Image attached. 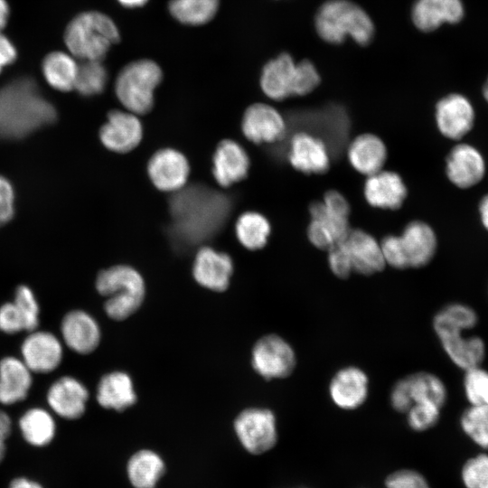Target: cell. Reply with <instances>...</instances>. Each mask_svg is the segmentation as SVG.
Here are the masks:
<instances>
[{"label":"cell","mask_w":488,"mask_h":488,"mask_svg":"<svg viewBox=\"0 0 488 488\" xmlns=\"http://www.w3.org/2000/svg\"><path fill=\"white\" fill-rule=\"evenodd\" d=\"M479 211L482 222L485 229L488 230V194L483 196V198L480 202Z\"/></svg>","instance_id":"db71d44e"},{"label":"cell","mask_w":488,"mask_h":488,"mask_svg":"<svg viewBox=\"0 0 488 488\" xmlns=\"http://www.w3.org/2000/svg\"><path fill=\"white\" fill-rule=\"evenodd\" d=\"M232 271V260L226 253L209 247L197 252L192 275L201 286L218 292L224 291L229 286Z\"/></svg>","instance_id":"d6986e66"},{"label":"cell","mask_w":488,"mask_h":488,"mask_svg":"<svg viewBox=\"0 0 488 488\" xmlns=\"http://www.w3.org/2000/svg\"><path fill=\"white\" fill-rule=\"evenodd\" d=\"M25 363L14 357L0 361V403L12 405L24 399L32 385V374Z\"/></svg>","instance_id":"f1b7e54d"},{"label":"cell","mask_w":488,"mask_h":488,"mask_svg":"<svg viewBox=\"0 0 488 488\" xmlns=\"http://www.w3.org/2000/svg\"><path fill=\"white\" fill-rule=\"evenodd\" d=\"M96 288L108 297L104 308L114 320H123L133 314L142 305L145 293L141 275L125 265L102 270L97 277Z\"/></svg>","instance_id":"52a82bcc"},{"label":"cell","mask_w":488,"mask_h":488,"mask_svg":"<svg viewBox=\"0 0 488 488\" xmlns=\"http://www.w3.org/2000/svg\"><path fill=\"white\" fill-rule=\"evenodd\" d=\"M23 438L35 446L48 445L55 435V422L51 414L39 408L27 410L19 420Z\"/></svg>","instance_id":"e575fe53"},{"label":"cell","mask_w":488,"mask_h":488,"mask_svg":"<svg viewBox=\"0 0 488 488\" xmlns=\"http://www.w3.org/2000/svg\"><path fill=\"white\" fill-rule=\"evenodd\" d=\"M464 15L460 0H417L412 9V19L421 31L430 32L444 23H458Z\"/></svg>","instance_id":"4316f807"},{"label":"cell","mask_w":488,"mask_h":488,"mask_svg":"<svg viewBox=\"0 0 488 488\" xmlns=\"http://www.w3.org/2000/svg\"><path fill=\"white\" fill-rule=\"evenodd\" d=\"M436 121L443 136L458 140L472 129L474 111L465 97L460 94H450L437 102Z\"/></svg>","instance_id":"9a60e30c"},{"label":"cell","mask_w":488,"mask_h":488,"mask_svg":"<svg viewBox=\"0 0 488 488\" xmlns=\"http://www.w3.org/2000/svg\"><path fill=\"white\" fill-rule=\"evenodd\" d=\"M323 202L324 205L343 216L349 217L350 205L345 197L337 191H328L324 196Z\"/></svg>","instance_id":"681fc988"},{"label":"cell","mask_w":488,"mask_h":488,"mask_svg":"<svg viewBox=\"0 0 488 488\" xmlns=\"http://www.w3.org/2000/svg\"><path fill=\"white\" fill-rule=\"evenodd\" d=\"M148 175L155 186L162 191L181 190L189 176L190 167L185 156L171 148L155 153L147 165Z\"/></svg>","instance_id":"5bb4252c"},{"label":"cell","mask_w":488,"mask_h":488,"mask_svg":"<svg viewBox=\"0 0 488 488\" xmlns=\"http://www.w3.org/2000/svg\"><path fill=\"white\" fill-rule=\"evenodd\" d=\"M220 0H170V14L179 23L198 26L213 19L219 9Z\"/></svg>","instance_id":"836d02e7"},{"label":"cell","mask_w":488,"mask_h":488,"mask_svg":"<svg viewBox=\"0 0 488 488\" xmlns=\"http://www.w3.org/2000/svg\"><path fill=\"white\" fill-rule=\"evenodd\" d=\"M389 403L392 408L399 413H406L411 407L406 378L399 379L392 386L389 393Z\"/></svg>","instance_id":"c3c4849f"},{"label":"cell","mask_w":488,"mask_h":488,"mask_svg":"<svg viewBox=\"0 0 488 488\" xmlns=\"http://www.w3.org/2000/svg\"><path fill=\"white\" fill-rule=\"evenodd\" d=\"M408 268L427 266L436 250V237L431 227L420 221L408 223L399 236Z\"/></svg>","instance_id":"484cf974"},{"label":"cell","mask_w":488,"mask_h":488,"mask_svg":"<svg viewBox=\"0 0 488 488\" xmlns=\"http://www.w3.org/2000/svg\"><path fill=\"white\" fill-rule=\"evenodd\" d=\"M234 430L242 446L253 455L267 452L277 441L276 416L268 408L244 409L235 418Z\"/></svg>","instance_id":"30bf717a"},{"label":"cell","mask_w":488,"mask_h":488,"mask_svg":"<svg viewBox=\"0 0 488 488\" xmlns=\"http://www.w3.org/2000/svg\"><path fill=\"white\" fill-rule=\"evenodd\" d=\"M23 361L33 372L47 373L55 370L62 359V346L49 332L33 331L22 345Z\"/></svg>","instance_id":"e0dca14e"},{"label":"cell","mask_w":488,"mask_h":488,"mask_svg":"<svg viewBox=\"0 0 488 488\" xmlns=\"http://www.w3.org/2000/svg\"><path fill=\"white\" fill-rule=\"evenodd\" d=\"M343 243L353 272L370 276L385 268L380 244L369 233L361 230H351Z\"/></svg>","instance_id":"44dd1931"},{"label":"cell","mask_w":488,"mask_h":488,"mask_svg":"<svg viewBox=\"0 0 488 488\" xmlns=\"http://www.w3.org/2000/svg\"><path fill=\"white\" fill-rule=\"evenodd\" d=\"M446 169L448 179L455 186L465 189L483 179L485 164L482 155L474 146L459 144L450 151Z\"/></svg>","instance_id":"ffe728a7"},{"label":"cell","mask_w":488,"mask_h":488,"mask_svg":"<svg viewBox=\"0 0 488 488\" xmlns=\"http://www.w3.org/2000/svg\"><path fill=\"white\" fill-rule=\"evenodd\" d=\"M78 68L74 59L61 52L50 53L42 63V72L47 82L61 91L74 89Z\"/></svg>","instance_id":"d6a6232c"},{"label":"cell","mask_w":488,"mask_h":488,"mask_svg":"<svg viewBox=\"0 0 488 488\" xmlns=\"http://www.w3.org/2000/svg\"><path fill=\"white\" fill-rule=\"evenodd\" d=\"M385 488H430V486L425 477L417 471L403 469L387 477Z\"/></svg>","instance_id":"f6af8a7d"},{"label":"cell","mask_w":488,"mask_h":488,"mask_svg":"<svg viewBox=\"0 0 488 488\" xmlns=\"http://www.w3.org/2000/svg\"><path fill=\"white\" fill-rule=\"evenodd\" d=\"M369 390L367 373L354 365L339 369L328 386L331 400L343 410H354L362 406L368 399Z\"/></svg>","instance_id":"7c38bea8"},{"label":"cell","mask_w":488,"mask_h":488,"mask_svg":"<svg viewBox=\"0 0 488 488\" xmlns=\"http://www.w3.org/2000/svg\"><path fill=\"white\" fill-rule=\"evenodd\" d=\"M380 244L386 265L396 269L408 268L399 236H386Z\"/></svg>","instance_id":"7bdbcfd3"},{"label":"cell","mask_w":488,"mask_h":488,"mask_svg":"<svg viewBox=\"0 0 488 488\" xmlns=\"http://www.w3.org/2000/svg\"><path fill=\"white\" fill-rule=\"evenodd\" d=\"M9 14L8 5L5 0H0V30L5 27Z\"/></svg>","instance_id":"11a10c76"},{"label":"cell","mask_w":488,"mask_h":488,"mask_svg":"<svg viewBox=\"0 0 488 488\" xmlns=\"http://www.w3.org/2000/svg\"><path fill=\"white\" fill-rule=\"evenodd\" d=\"M462 480L466 488H488V454L468 459L462 469Z\"/></svg>","instance_id":"60d3db41"},{"label":"cell","mask_w":488,"mask_h":488,"mask_svg":"<svg viewBox=\"0 0 488 488\" xmlns=\"http://www.w3.org/2000/svg\"><path fill=\"white\" fill-rule=\"evenodd\" d=\"M318 34L331 43H341L349 35L361 45L373 37L374 26L367 13L349 0H329L315 17Z\"/></svg>","instance_id":"5b68a950"},{"label":"cell","mask_w":488,"mask_h":488,"mask_svg":"<svg viewBox=\"0 0 488 488\" xmlns=\"http://www.w3.org/2000/svg\"><path fill=\"white\" fill-rule=\"evenodd\" d=\"M9 488H42L39 483L26 478H16L12 481Z\"/></svg>","instance_id":"f5cc1de1"},{"label":"cell","mask_w":488,"mask_h":488,"mask_svg":"<svg viewBox=\"0 0 488 488\" xmlns=\"http://www.w3.org/2000/svg\"><path fill=\"white\" fill-rule=\"evenodd\" d=\"M241 129L244 136L256 144L274 143L286 134V122L273 107L256 103L249 106L242 117Z\"/></svg>","instance_id":"4fadbf2b"},{"label":"cell","mask_w":488,"mask_h":488,"mask_svg":"<svg viewBox=\"0 0 488 488\" xmlns=\"http://www.w3.org/2000/svg\"><path fill=\"white\" fill-rule=\"evenodd\" d=\"M61 334L67 346L81 354L93 352L100 341L98 323L81 310L71 311L64 316L61 322Z\"/></svg>","instance_id":"d4e9b609"},{"label":"cell","mask_w":488,"mask_h":488,"mask_svg":"<svg viewBox=\"0 0 488 488\" xmlns=\"http://www.w3.org/2000/svg\"><path fill=\"white\" fill-rule=\"evenodd\" d=\"M464 371L463 388L469 405H488V371L479 365Z\"/></svg>","instance_id":"f35d334b"},{"label":"cell","mask_w":488,"mask_h":488,"mask_svg":"<svg viewBox=\"0 0 488 488\" xmlns=\"http://www.w3.org/2000/svg\"><path fill=\"white\" fill-rule=\"evenodd\" d=\"M55 108L28 78L0 89V138L20 139L56 120Z\"/></svg>","instance_id":"7a4b0ae2"},{"label":"cell","mask_w":488,"mask_h":488,"mask_svg":"<svg viewBox=\"0 0 488 488\" xmlns=\"http://www.w3.org/2000/svg\"><path fill=\"white\" fill-rule=\"evenodd\" d=\"M117 2L127 8H136L144 6L148 0H117Z\"/></svg>","instance_id":"9f6ffc18"},{"label":"cell","mask_w":488,"mask_h":488,"mask_svg":"<svg viewBox=\"0 0 488 488\" xmlns=\"http://www.w3.org/2000/svg\"><path fill=\"white\" fill-rule=\"evenodd\" d=\"M476 311L465 303L444 305L433 317L434 332L449 360L459 369L482 365L486 345L478 335H467L478 324Z\"/></svg>","instance_id":"3957f363"},{"label":"cell","mask_w":488,"mask_h":488,"mask_svg":"<svg viewBox=\"0 0 488 488\" xmlns=\"http://www.w3.org/2000/svg\"><path fill=\"white\" fill-rule=\"evenodd\" d=\"M163 79L160 66L141 59L127 63L119 71L115 91L120 103L134 114H145L154 105V91Z\"/></svg>","instance_id":"ba28073f"},{"label":"cell","mask_w":488,"mask_h":488,"mask_svg":"<svg viewBox=\"0 0 488 488\" xmlns=\"http://www.w3.org/2000/svg\"><path fill=\"white\" fill-rule=\"evenodd\" d=\"M88 399L87 388L69 376L57 380L47 393V401L52 410L67 419L80 418L85 412Z\"/></svg>","instance_id":"7402d4cb"},{"label":"cell","mask_w":488,"mask_h":488,"mask_svg":"<svg viewBox=\"0 0 488 488\" xmlns=\"http://www.w3.org/2000/svg\"><path fill=\"white\" fill-rule=\"evenodd\" d=\"M14 193L9 181L0 175V227L14 215Z\"/></svg>","instance_id":"7dc6e473"},{"label":"cell","mask_w":488,"mask_h":488,"mask_svg":"<svg viewBox=\"0 0 488 488\" xmlns=\"http://www.w3.org/2000/svg\"><path fill=\"white\" fill-rule=\"evenodd\" d=\"M319 83L320 76L311 61L295 63L287 53L268 61L260 77L263 92L275 100L309 94Z\"/></svg>","instance_id":"8992f818"},{"label":"cell","mask_w":488,"mask_h":488,"mask_svg":"<svg viewBox=\"0 0 488 488\" xmlns=\"http://www.w3.org/2000/svg\"><path fill=\"white\" fill-rule=\"evenodd\" d=\"M442 408L432 403L413 404L406 412L407 422L415 431H426L436 425L440 419Z\"/></svg>","instance_id":"ab89813d"},{"label":"cell","mask_w":488,"mask_h":488,"mask_svg":"<svg viewBox=\"0 0 488 488\" xmlns=\"http://www.w3.org/2000/svg\"><path fill=\"white\" fill-rule=\"evenodd\" d=\"M249 168V158L244 148L233 140L221 141L212 158V174L222 187L243 180Z\"/></svg>","instance_id":"603a6c76"},{"label":"cell","mask_w":488,"mask_h":488,"mask_svg":"<svg viewBox=\"0 0 488 488\" xmlns=\"http://www.w3.org/2000/svg\"><path fill=\"white\" fill-rule=\"evenodd\" d=\"M235 230L238 239L246 249L258 250L266 246L271 229L262 214L247 211L239 217Z\"/></svg>","instance_id":"d590c367"},{"label":"cell","mask_w":488,"mask_h":488,"mask_svg":"<svg viewBox=\"0 0 488 488\" xmlns=\"http://www.w3.org/2000/svg\"><path fill=\"white\" fill-rule=\"evenodd\" d=\"M460 426L474 444L488 449V405H469L460 417Z\"/></svg>","instance_id":"8d00e7d4"},{"label":"cell","mask_w":488,"mask_h":488,"mask_svg":"<svg viewBox=\"0 0 488 488\" xmlns=\"http://www.w3.org/2000/svg\"><path fill=\"white\" fill-rule=\"evenodd\" d=\"M97 400L105 408L122 411L136 401L133 382L123 371H113L103 376L97 389Z\"/></svg>","instance_id":"f546056e"},{"label":"cell","mask_w":488,"mask_h":488,"mask_svg":"<svg viewBox=\"0 0 488 488\" xmlns=\"http://www.w3.org/2000/svg\"><path fill=\"white\" fill-rule=\"evenodd\" d=\"M71 54L81 61H101L120 40L117 24L107 14L89 11L69 23L64 35Z\"/></svg>","instance_id":"277c9868"},{"label":"cell","mask_w":488,"mask_h":488,"mask_svg":"<svg viewBox=\"0 0 488 488\" xmlns=\"http://www.w3.org/2000/svg\"><path fill=\"white\" fill-rule=\"evenodd\" d=\"M348 159L357 172L370 176L382 170L387 159V148L379 136L362 134L350 144Z\"/></svg>","instance_id":"83f0119b"},{"label":"cell","mask_w":488,"mask_h":488,"mask_svg":"<svg viewBox=\"0 0 488 488\" xmlns=\"http://www.w3.org/2000/svg\"><path fill=\"white\" fill-rule=\"evenodd\" d=\"M363 192L370 205L387 210L399 209L408 194L407 187L398 174L382 170L368 176Z\"/></svg>","instance_id":"cb8c5ba5"},{"label":"cell","mask_w":488,"mask_h":488,"mask_svg":"<svg viewBox=\"0 0 488 488\" xmlns=\"http://www.w3.org/2000/svg\"><path fill=\"white\" fill-rule=\"evenodd\" d=\"M309 212L307 238L319 249L329 250L344 240L351 230L348 217L328 209L323 201L312 202Z\"/></svg>","instance_id":"8fae6325"},{"label":"cell","mask_w":488,"mask_h":488,"mask_svg":"<svg viewBox=\"0 0 488 488\" xmlns=\"http://www.w3.org/2000/svg\"><path fill=\"white\" fill-rule=\"evenodd\" d=\"M231 211L230 199L203 184L179 190L170 200L172 236L183 245L207 240L224 226Z\"/></svg>","instance_id":"6da1fadb"},{"label":"cell","mask_w":488,"mask_h":488,"mask_svg":"<svg viewBox=\"0 0 488 488\" xmlns=\"http://www.w3.org/2000/svg\"><path fill=\"white\" fill-rule=\"evenodd\" d=\"M0 330L6 333L25 330L24 320L14 302L5 303L0 307Z\"/></svg>","instance_id":"bcb514c9"},{"label":"cell","mask_w":488,"mask_h":488,"mask_svg":"<svg viewBox=\"0 0 488 488\" xmlns=\"http://www.w3.org/2000/svg\"><path fill=\"white\" fill-rule=\"evenodd\" d=\"M290 164L304 174H324L330 167V157L324 143L305 132L296 134L288 151Z\"/></svg>","instance_id":"ac0fdd59"},{"label":"cell","mask_w":488,"mask_h":488,"mask_svg":"<svg viewBox=\"0 0 488 488\" xmlns=\"http://www.w3.org/2000/svg\"><path fill=\"white\" fill-rule=\"evenodd\" d=\"M11 432L10 418L0 410V463L5 454V440Z\"/></svg>","instance_id":"816d5d0a"},{"label":"cell","mask_w":488,"mask_h":488,"mask_svg":"<svg viewBox=\"0 0 488 488\" xmlns=\"http://www.w3.org/2000/svg\"><path fill=\"white\" fill-rule=\"evenodd\" d=\"M164 472V459L151 449L136 452L127 463V475L134 488H155Z\"/></svg>","instance_id":"4dcf8cb0"},{"label":"cell","mask_w":488,"mask_h":488,"mask_svg":"<svg viewBox=\"0 0 488 488\" xmlns=\"http://www.w3.org/2000/svg\"><path fill=\"white\" fill-rule=\"evenodd\" d=\"M296 353L293 346L277 334H267L257 341L251 353L256 372L266 380L284 379L296 367Z\"/></svg>","instance_id":"9c48e42d"},{"label":"cell","mask_w":488,"mask_h":488,"mask_svg":"<svg viewBox=\"0 0 488 488\" xmlns=\"http://www.w3.org/2000/svg\"><path fill=\"white\" fill-rule=\"evenodd\" d=\"M14 303L24 320L25 331H34L39 324V306L32 290L26 286H18Z\"/></svg>","instance_id":"b9f144b4"},{"label":"cell","mask_w":488,"mask_h":488,"mask_svg":"<svg viewBox=\"0 0 488 488\" xmlns=\"http://www.w3.org/2000/svg\"><path fill=\"white\" fill-rule=\"evenodd\" d=\"M143 135L142 125L134 113L112 110L102 126L99 137L102 144L117 153H127L134 149Z\"/></svg>","instance_id":"2e32d148"},{"label":"cell","mask_w":488,"mask_h":488,"mask_svg":"<svg viewBox=\"0 0 488 488\" xmlns=\"http://www.w3.org/2000/svg\"><path fill=\"white\" fill-rule=\"evenodd\" d=\"M405 378L411 406L416 403H432L443 408L446 405L448 391L440 377L429 371H418Z\"/></svg>","instance_id":"1f68e13d"},{"label":"cell","mask_w":488,"mask_h":488,"mask_svg":"<svg viewBox=\"0 0 488 488\" xmlns=\"http://www.w3.org/2000/svg\"><path fill=\"white\" fill-rule=\"evenodd\" d=\"M16 57V51L12 42L0 34V72L2 69L12 63Z\"/></svg>","instance_id":"f907efd6"},{"label":"cell","mask_w":488,"mask_h":488,"mask_svg":"<svg viewBox=\"0 0 488 488\" xmlns=\"http://www.w3.org/2000/svg\"><path fill=\"white\" fill-rule=\"evenodd\" d=\"M483 97L488 102V79L483 86Z\"/></svg>","instance_id":"6f0895ef"},{"label":"cell","mask_w":488,"mask_h":488,"mask_svg":"<svg viewBox=\"0 0 488 488\" xmlns=\"http://www.w3.org/2000/svg\"><path fill=\"white\" fill-rule=\"evenodd\" d=\"M108 73L101 61H83L79 65L74 89L83 96L99 94L106 87Z\"/></svg>","instance_id":"74e56055"},{"label":"cell","mask_w":488,"mask_h":488,"mask_svg":"<svg viewBox=\"0 0 488 488\" xmlns=\"http://www.w3.org/2000/svg\"><path fill=\"white\" fill-rule=\"evenodd\" d=\"M327 251L328 265L332 273L342 279L349 277L353 268L343 240Z\"/></svg>","instance_id":"ee69618b"}]
</instances>
